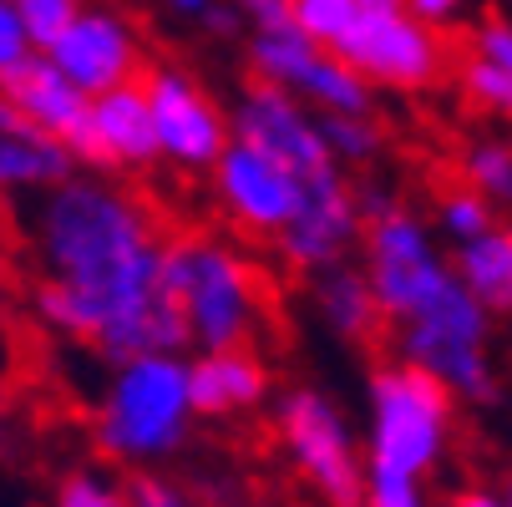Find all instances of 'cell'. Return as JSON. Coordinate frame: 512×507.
Wrapping results in <instances>:
<instances>
[{"mask_svg":"<svg viewBox=\"0 0 512 507\" xmlns=\"http://www.w3.org/2000/svg\"><path fill=\"white\" fill-rule=\"evenodd\" d=\"M315 310L340 340H371L386 325L376 300H371V289L360 279V269H345V264L315 274Z\"/></svg>","mask_w":512,"mask_h":507,"instance_id":"ffe728a7","label":"cell"},{"mask_svg":"<svg viewBox=\"0 0 512 507\" xmlns=\"http://www.w3.org/2000/svg\"><path fill=\"white\" fill-rule=\"evenodd\" d=\"M21 56H31V41H26V31H21L16 11L6 6V0H0V71L16 66Z\"/></svg>","mask_w":512,"mask_h":507,"instance_id":"1f68e13d","label":"cell"},{"mask_svg":"<svg viewBox=\"0 0 512 507\" xmlns=\"http://www.w3.org/2000/svg\"><path fill=\"white\" fill-rule=\"evenodd\" d=\"M229 11L249 21V31H274L289 26V0H229Z\"/></svg>","mask_w":512,"mask_h":507,"instance_id":"4dcf8cb0","label":"cell"},{"mask_svg":"<svg viewBox=\"0 0 512 507\" xmlns=\"http://www.w3.org/2000/svg\"><path fill=\"white\" fill-rule=\"evenodd\" d=\"M452 507H502V497L497 492H482V487H467V492L452 497Z\"/></svg>","mask_w":512,"mask_h":507,"instance_id":"836d02e7","label":"cell"},{"mask_svg":"<svg viewBox=\"0 0 512 507\" xmlns=\"http://www.w3.org/2000/svg\"><path fill=\"white\" fill-rule=\"evenodd\" d=\"M188 406V360L183 355H137L112 366V381L97 401L92 437L102 457L122 467L168 462L193 431Z\"/></svg>","mask_w":512,"mask_h":507,"instance_id":"3957f363","label":"cell"},{"mask_svg":"<svg viewBox=\"0 0 512 507\" xmlns=\"http://www.w3.org/2000/svg\"><path fill=\"white\" fill-rule=\"evenodd\" d=\"M497 229V208L487 198H477L467 183L462 188H447L442 198H436V234L452 239V244H467L477 234Z\"/></svg>","mask_w":512,"mask_h":507,"instance_id":"7402d4cb","label":"cell"},{"mask_svg":"<svg viewBox=\"0 0 512 507\" xmlns=\"http://www.w3.org/2000/svg\"><path fill=\"white\" fill-rule=\"evenodd\" d=\"M274 426H279V442H284L289 462H295V472L325 507H360L365 457H360L350 421L340 416V406L325 391H315V386L284 391Z\"/></svg>","mask_w":512,"mask_h":507,"instance_id":"52a82bcc","label":"cell"},{"mask_svg":"<svg viewBox=\"0 0 512 507\" xmlns=\"http://www.w3.org/2000/svg\"><path fill=\"white\" fill-rule=\"evenodd\" d=\"M350 71H360L365 87L391 92H421L447 71V46L436 26H421L416 16H355V26L330 46Z\"/></svg>","mask_w":512,"mask_h":507,"instance_id":"ba28073f","label":"cell"},{"mask_svg":"<svg viewBox=\"0 0 512 507\" xmlns=\"http://www.w3.org/2000/svg\"><path fill=\"white\" fill-rule=\"evenodd\" d=\"M234 507H269V502H234Z\"/></svg>","mask_w":512,"mask_h":507,"instance_id":"ab89813d","label":"cell"},{"mask_svg":"<svg viewBox=\"0 0 512 507\" xmlns=\"http://www.w3.org/2000/svg\"><path fill=\"white\" fill-rule=\"evenodd\" d=\"M452 274L487 315H512V234L487 229L467 244H452Z\"/></svg>","mask_w":512,"mask_h":507,"instance_id":"ac0fdd59","label":"cell"},{"mask_svg":"<svg viewBox=\"0 0 512 507\" xmlns=\"http://www.w3.org/2000/svg\"><path fill=\"white\" fill-rule=\"evenodd\" d=\"M355 0H289V26L315 46H335L355 26Z\"/></svg>","mask_w":512,"mask_h":507,"instance_id":"cb8c5ba5","label":"cell"},{"mask_svg":"<svg viewBox=\"0 0 512 507\" xmlns=\"http://www.w3.org/2000/svg\"><path fill=\"white\" fill-rule=\"evenodd\" d=\"M497 497H502V507H512V472H507V482H502V492H497Z\"/></svg>","mask_w":512,"mask_h":507,"instance_id":"74e56055","label":"cell"},{"mask_svg":"<svg viewBox=\"0 0 512 507\" xmlns=\"http://www.w3.org/2000/svg\"><path fill=\"white\" fill-rule=\"evenodd\" d=\"M229 137L244 148H259L264 158L284 163L300 183H315L325 173H340V163L330 158L325 137H320V117L274 82H249L229 112Z\"/></svg>","mask_w":512,"mask_h":507,"instance_id":"30bf717a","label":"cell"},{"mask_svg":"<svg viewBox=\"0 0 512 507\" xmlns=\"http://www.w3.org/2000/svg\"><path fill=\"white\" fill-rule=\"evenodd\" d=\"M41 56L82 97H102V92L142 77V36H137V26L122 11L87 6V0L77 6V16L61 26V36Z\"/></svg>","mask_w":512,"mask_h":507,"instance_id":"8fae6325","label":"cell"},{"mask_svg":"<svg viewBox=\"0 0 512 507\" xmlns=\"http://www.w3.org/2000/svg\"><path fill=\"white\" fill-rule=\"evenodd\" d=\"M360 507H431L426 487L416 477H391V472H365Z\"/></svg>","mask_w":512,"mask_h":507,"instance_id":"83f0119b","label":"cell"},{"mask_svg":"<svg viewBox=\"0 0 512 507\" xmlns=\"http://www.w3.org/2000/svg\"><path fill=\"white\" fill-rule=\"evenodd\" d=\"M507 234H512V229H507Z\"/></svg>","mask_w":512,"mask_h":507,"instance_id":"b9f144b4","label":"cell"},{"mask_svg":"<svg viewBox=\"0 0 512 507\" xmlns=\"http://www.w3.org/2000/svg\"><path fill=\"white\" fill-rule=\"evenodd\" d=\"M462 183H467L477 198H487L492 208H497V203L512 208V142H502V137L472 142L467 158H462Z\"/></svg>","mask_w":512,"mask_h":507,"instance_id":"44dd1931","label":"cell"},{"mask_svg":"<svg viewBox=\"0 0 512 507\" xmlns=\"http://www.w3.org/2000/svg\"><path fill=\"white\" fill-rule=\"evenodd\" d=\"M0 421H6V401H0Z\"/></svg>","mask_w":512,"mask_h":507,"instance_id":"60d3db41","label":"cell"},{"mask_svg":"<svg viewBox=\"0 0 512 507\" xmlns=\"http://www.w3.org/2000/svg\"><path fill=\"white\" fill-rule=\"evenodd\" d=\"M462 92L482 107V112H492V117H507L512 122V77H502V71H492L487 61H467V71H462Z\"/></svg>","mask_w":512,"mask_h":507,"instance_id":"4316f807","label":"cell"},{"mask_svg":"<svg viewBox=\"0 0 512 507\" xmlns=\"http://www.w3.org/2000/svg\"><path fill=\"white\" fill-rule=\"evenodd\" d=\"M467 0H406V16H416L421 26H447L462 16Z\"/></svg>","mask_w":512,"mask_h":507,"instance_id":"d6a6232c","label":"cell"},{"mask_svg":"<svg viewBox=\"0 0 512 507\" xmlns=\"http://www.w3.org/2000/svg\"><path fill=\"white\" fill-rule=\"evenodd\" d=\"M127 497H132V507H193V497H183L163 477H132L127 482Z\"/></svg>","mask_w":512,"mask_h":507,"instance_id":"f546056e","label":"cell"},{"mask_svg":"<svg viewBox=\"0 0 512 507\" xmlns=\"http://www.w3.org/2000/svg\"><path fill=\"white\" fill-rule=\"evenodd\" d=\"M0 97H6L36 132H46L56 142H66L87 117V97L71 87L41 51H31L16 66L0 71Z\"/></svg>","mask_w":512,"mask_h":507,"instance_id":"9a60e30c","label":"cell"},{"mask_svg":"<svg viewBox=\"0 0 512 507\" xmlns=\"http://www.w3.org/2000/svg\"><path fill=\"white\" fill-rule=\"evenodd\" d=\"M360 229H365L360 203L340 168V173L305 183V198L295 208V219L284 224V234L274 239V249L295 274H320V269L345 264V249L360 244Z\"/></svg>","mask_w":512,"mask_h":507,"instance_id":"4fadbf2b","label":"cell"},{"mask_svg":"<svg viewBox=\"0 0 512 507\" xmlns=\"http://www.w3.org/2000/svg\"><path fill=\"white\" fill-rule=\"evenodd\" d=\"M11 122H26V117H21V112L6 102V97H0V127H11Z\"/></svg>","mask_w":512,"mask_h":507,"instance_id":"8d00e7d4","label":"cell"},{"mask_svg":"<svg viewBox=\"0 0 512 507\" xmlns=\"http://www.w3.org/2000/svg\"><path fill=\"white\" fill-rule=\"evenodd\" d=\"M163 289L183 315L188 345L234 350L249 345L264 320V279L259 269L224 239L203 229L163 239Z\"/></svg>","mask_w":512,"mask_h":507,"instance_id":"7a4b0ae2","label":"cell"},{"mask_svg":"<svg viewBox=\"0 0 512 507\" xmlns=\"http://www.w3.org/2000/svg\"><path fill=\"white\" fill-rule=\"evenodd\" d=\"M269 396V366L249 350H198L188 360V406L193 416L224 421V416H244L254 406H264Z\"/></svg>","mask_w":512,"mask_h":507,"instance_id":"5bb4252c","label":"cell"},{"mask_svg":"<svg viewBox=\"0 0 512 507\" xmlns=\"http://www.w3.org/2000/svg\"><path fill=\"white\" fill-rule=\"evenodd\" d=\"M452 416L457 401L447 386H436L426 371L381 366L365 386V472L391 477H431L452 447Z\"/></svg>","mask_w":512,"mask_h":507,"instance_id":"277c9868","label":"cell"},{"mask_svg":"<svg viewBox=\"0 0 512 507\" xmlns=\"http://www.w3.org/2000/svg\"><path fill=\"white\" fill-rule=\"evenodd\" d=\"M51 507H132V497H127V482H117L107 472H71L56 487Z\"/></svg>","mask_w":512,"mask_h":507,"instance_id":"484cf974","label":"cell"},{"mask_svg":"<svg viewBox=\"0 0 512 507\" xmlns=\"http://www.w3.org/2000/svg\"><path fill=\"white\" fill-rule=\"evenodd\" d=\"M320 137L335 163H371L386 148V132L381 122H371V112L360 117H320Z\"/></svg>","mask_w":512,"mask_h":507,"instance_id":"603a6c76","label":"cell"},{"mask_svg":"<svg viewBox=\"0 0 512 507\" xmlns=\"http://www.w3.org/2000/svg\"><path fill=\"white\" fill-rule=\"evenodd\" d=\"M355 11L360 16H396V11H406V0H355Z\"/></svg>","mask_w":512,"mask_h":507,"instance_id":"e575fe53","label":"cell"},{"mask_svg":"<svg viewBox=\"0 0 512 507\" xmlns=\"http://www.w3.org/2000/svg\"><path fill=\"white\" fill-rule=\"evenodd\" d=\"M31 249L41 259L36 320L82 340L107 366L137 355H183L188 330L163 289V229L153 208L107 178L46 188L31 213Z\"/></svg>","mask_w":512,"mask_h":507,"instance_id":"6da1fadb","label":"cell"},{"mask_svg":"<svg viewBox=\"0 0 512 507\" xmlns=\"http://www.w3.org/2000/svg\"><path fill=\"white\" fill-rule=\"evenodd\" d=\"M360 249H365L360 279L371 289L381 320H391V325L416 315L436 289L452 279V259L442 254L436 234L411 208H396V203L386 213H376V219H365Z\"/></svg>","mask_w":512,"mask_h":507,"instance_id":"8992f818","label":"cell"},{"mask_svg":"<svg viewBox=\"0 0 512 507\" xmlns=\"http://www.w3.org/2000/svg\"><path fill=\"white\" fill-rule=\"evenodd\" d=\"M295 92L315 117H360V112H371V87H365L360 71H350L330 46H315L310 61L300 66V77H295Z\"/></svg>","mask_w":512,"mask_h":507,"instance_id":"d6986e66","label":"cell"},{"mask_svg":"<svg viewBox=\"0 0 512 507\" xmlns=\"http://www.w3.org/2000/svg\"><path fill=\"white\" fill-rule=\"evenodd\" d=\"M6 6L16 11V21H21L31 51H46V46L61 36V26L77 16L82 0H6Z\"/></svg>","mask_w":512,"mask_h":507,"instance_id":"d4e9b609","label":"cell"},{"mask_svg":"<svg viewBox=\"0 0 512 507\" xmlns=\"http://www.w3.org/2000/svg\"><path fill=\"white\" fill-rule=\"evenodd\" d=\"M77 173L71 153L31 122L0 127V193H46Z\"/></svg>","mask_w":512,"mask_h":507,"instance_id":"e0dca14e","label":"cell"},{"mask_svg":"<svg viewBox=\"0 0 512 507\" xmlns=\"http://www.w3.org/2000/svg\"><path fill=\"white\" fill-rule=\"evenodd\" d=\"M168 6H173L178 16H203L208 6H218V0H168Z\"/></svg>","mask_w":512,"mask_h":507,"instance_id":"d590c367","label":"cell"},{"mask_svg":"<svg viewBox=\"0 0 512 507\" xmlns=\"http://www.w3.org/2000/svg\"><path fill=\"white\" fill-rule=\"evenodd\" d=\"M87 122L102 148V163L117 173H142L158 163V137L148 117V97H142V77L122 82L102 97H87Z\"/></svg>","mask_w":512,"mask_h":507,"instance_id":"2e32d148","label":"cell"},{"mask_svg":"<svg viewBox=\"0 0 512 507\" xmlns=\"http://www.w3.org/2000/svg\"><path fill=\"white\" fill-rule=\"evenodd\" d=\"M396 350L406 366L426 371L436 386H447L452 401L487 406L497 396L492 371V315L457 284V274L436 295L396 325Z\"/></svg>","mask_w":512,"mask_h":507,"instance_id":"5b68a950","label":"cell"},{"mask_svg":"<svg viewBox=\"0 0 512 507\" xmlns=\"http://www.w3.org/2000/svg\"><path fill=\"white\" fill-rule=\"evenodd\" d=\"M472 56L487 61L492 71L512 77V21L507 16H482L477 31H472Z\"/></svg>","mask_w":512,"mask_h":507,"instance_id":"f1b7e54d","label":"cell"},{"mask_svg":"<svg viewBox=\"0 0 512 507\" xmlns=\"http://www.w3.org/2000/svg\"><path fill=\"white\" fill-rule=\"evenodd\" d=\"M208 183H213V203L224 208V219L249 239H279L305 198V183L284 163L264 158L259 148H244L234 137L208 168Z\"/></svg>","mask_w":512,"mask_h":507,"instance_id":"7c38bea8","label":"cell"},{"mask_svg":"<svg viewBox=\"0 0 512 507\" xmlns=\"http://www.w3.org/2000/svg\"><path fill=\"white\" fill-rule=\"evenodd\" d=\"M142 97H148L153 137H158V163H173L178 173H208L218 153L229 148V112L183 66L148 71Z\"/></svg>","mask_w":512,"mask_h":507,"instance_id":"9c48e42d","label":"cell"},{"mask_svg":"<svg viewBox=\"0 0 512 507\" xmlns=\"http://www.w3.org/2000/svg\"><path fill=\"white\" fill-rule=\"evenodd\" d=\"M0 300H6V269H0Z\"/></svg>","mask_w":512,"mask_h":507,"instance_id":"f35d334b","label":"cell"}]
</instances>
